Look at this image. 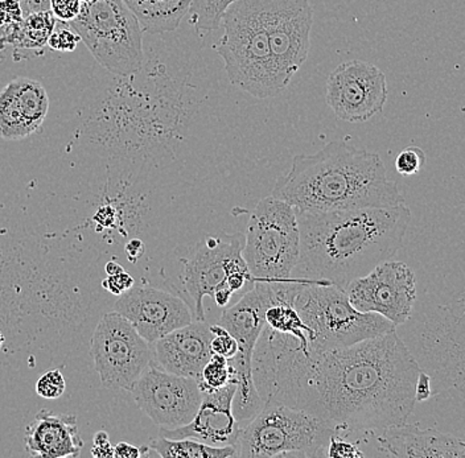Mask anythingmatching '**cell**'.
<instances>
[{
	"mask_svg": "<svg viewBox=\"0 0 465 458\" xmlns=\"http://www.w3.org/2000/svg\"><path fill=\"white\" fill-rule=\"evenodd\" d=\"M272 196L299 211L353 210L405 204L376 152L331 141L312 155H296Z\"/></svg>",
	"mask_w": 465,
	"mask_h": 458,
	"instance_id": "3",
	"label": "cell"
},
{
	"mask_svg": "<svg viewBox=\"0 0 465 458\" xmlns=\"http://www.w3.org/2000/svg\"><path fill=\"white\" fill-rule=\"evenodd\" d=\"M68 24L110 73L133 77L143 69L144 32L124 0L83 3Z\"/></svg>",
	"mask_w": 465,
	"mask_h": 458,
	"instance_id": "8",
	"label": "cell"
},
{
	"mask_svg": "<svg viewBox=\"0 0 465 458\" xmlns=\"http://www.w3.org/2000/svg\"><path fill=\"white\" fill-rule=\"evenodd\" d=\"M17 2H20V3H22V2H23V0H17Z\"/></svg>",
	"mask_w": 465,
	"mask_h": 458,
	"instance_id": "47",
	"label": "cell"
},
{
	"mask_svg": "<svg viewBox=\"0 0 465 458\" xmlns=\"http://www.w3.org/2000/svg\"><path fill=\"white\" fill-rule=\"evenodd\" d=\"M243 234L206 236L182 259L180 275L187 304L197 321H205L203 297L226 284V278L234 271L247 268L242 258Z\"/></svg>",
	"mask_w": 465,
	"mask_h": 458,
	"instance_id": "12",
	"label": "cell"
},
{
	"mask_svg": "<svg viewBox=\"0 0 465 458\" xmlns=\"http://www.w3.org/2000/svg\"><path fill=\"white\" fill-rule=\"evenodd\" d=\"M223 36L217 46L229 81L258 100L283 92L276 78L269 36L258 0H235L221 17Z\"/></svg>",
	"mask_w": 465,
	"mask_h": 458,
	"instance_id": "4",
	"label": "cell"
},
{
	"mask_svg": "<svg viewBox=\"0 0 465 458\" xmlns=\"http://www.w3.org/2000/svg\"><path fill=\"white\" fill-rule=\"evenodd\" d=\"M81 5V0H49V11L57 22H72L80 14Z\"/></svg>",
	"mask_w": 465,
	"mask_h": 458,
	"instance_id": "34",
	"label": "cell"
},
{
	"mask_svg": "<svg viewBox=\"0 0 465 458\" xmlns=\"http://www.w3.org/2000/svg\"><path fill=\"white\" fill-rule=\"evenodd\" d=\"M124 251H126L127 258H129L131 263L138 262L144 255L145 246L143 240L134 238V239L126 243Z\"/></svg>",
	"mask_w": 465,
	"mask_h": 458,
	"instance_id": "38",
	"label": "cell"
},
{
	"mask_svg": "<svg viewBox=\"0 0 465 458\" xmlns=\"http://www.w3.org/2000/svg\"><path fill=\"white\" fill-rule=\"evenodd\" d=\"M330 458H363L365 453L361 449L357 448L354 443L347 442L342 437H337V434L331 436L327 446V454Z\"/></svg>",
	"mask_w": 465,
	"mask_h": 458,
	"instance_id": "33",
	"label": "cell"
},
{
	"mask_svg": "<svg viewBox=\"0 0 465 458\" xmlns=\"http://www.w3.org/2000/svg\"><path fill=\"white\" fill-rule=\"evenodd\" d=\"M22 7L25 15L31 13H43V11H49V0H23Z\"/></svg>",
	"mask_w": 465,
	"mask_h": 458,
	"instance_id": "40",
	"label": "cell"
},
{
	"mask_svg": "<svg viewBox=\"0 0 465 458\" xmlns=\"http://www.w3.org/2000/svg\"><path fill=\"white\" fill-rule=\"evenodd\" d=\"M148 448L163 458H237L235 445L212 446L191 439H167L159 436Z\"/></svg>",
	"mask_w": 465,
	"mask_h": 458,
	"instance_id": "25",
	"label": "cell"
},
{
	"mask_svg": "<svg viewBox=\"0 0 465 458\" xmlns=\"http://www.w3.org/2000/svg\"><path fill=\"white\" fill-rule=\"evenodd\" d=\"M237 384L223 385L211 393H203L199 410L193 419L183 427L160 428L159 436L167 439H191L212 446L235 445L241 425L232 414Z\"/></svg>",
	"mask_w": 465,
	"mask_h": 458,
	"instance_id": "18",
	"label": "cell"
},
{
	"mask_svg": "<svg viewBox=\"0 0 465 458\" xmlns=\"http://www.w3.org/2000/svg\"><path fill=\"white\" fill-rule=\"evenodd\" d=\"M56 23L51 11L27 14L22 22L3 28L0 48L5 44L19 49L43 48L48 43L49 34Z\"/></svg>",
	"mask_w": 465,
	"mask_h": 458,
	"instance_id": "24",
	"label": "cell"
},
{
	"mask_svg": "<svg viewBox=\"0 0 465 458\" xmlns=\"http://www.w3.org/2000/svg\"><path fill=\"white\" fill-rule=\"evenodd\" d=\"M113 454H114V446L110 442L94 445L92 449V456L95 458H113Z\"/></svg>",
	"mask_w": 465,
	"mask_h": 458,
	"instance_id": "42",
	"label": "cell"
},
{
	"mask_svg": "<svg viewBox=\"0 0 465 458\" xmlns=\"http://www.w3.org/2000/svg\"><path fill=\"white\" fill-rule=\"evenodd\" d=\"M211 332L213 333V337L211 340V352L212 355H218L231 359L237 355L238 344L234 337L218 324V326H211Z\"/></svg>",
	"mask_w": 465,
	"mask_h": 458,
	"instance_id": "31",
	"label": "cell"
},
{
	"mask_svg": "<svg viewBox=\"0 0 465 458\" xmlns=\"http://www.w3.org/2000/svg\"><path fill=\"white\" fill-rule=\"evenodd\" d=\"M213 333L205 321H192L153 342V362L164 371L199 379L211 359Z\"/></svg>",
	"mask_w": 465,
	"mask_h": 458,
	"instance_id": "20",
	"label": "cell"
},
{
	"mask_svg": "<svg viewBox=\"0 0 465 458\" xmlns=\"http://www.w3.org/2000/svg\"><path fill=\"white\" fill-rule=\"evenodd\" d=\"M142 413L160 428L173 429L188 424L203 400L196 379L160 369L151 362L130 391Z\"/></svg>",
	"mask_w": 465,
	"mask_h": 458,
	"instance_id": "15",
	"label": "cell"
},
{
	"mask_svg": "<svg viewBox=\"0 0 465 458\" xmlns=\"http://www.w3.org/2000/svg\"><path fill=\"white\" fill-rule=\"evenodd\" d=\"M81 39L77 32L73 30L68 23H56L54 31L49 34L48 43L49 48L52 51L63 52V54H71L75 51Z\"/></svg>",
	"mask_w": 465,
	"mask_h": 458,
	"instance_id": "29",
	"label": "cell"
},
{
	"mask_svg": "<svg viewBox=\"0 0 465 458\" xmlns=\"http://www.w3.org/2000/svg\"><path fill=\"white\" fill-rule=\"evenodd\" d=\"M344 291L357 311L378 313L395 327L405 323L417 303L414 272L406 263L391 259L351 281Z\"/></svg>",
	"mask_w": 465,
	"mask_h": 458,
	"instance_id": "14",
	"label": "cell"
},
{
	"mask_svg": "<svg viewBox=\"0 0 465 458\" xmlns=\"http://www.w3.org/2000/svg\"><path fill=\"white\" fill-rule=\"evenodd\" d=\"M258 2L269 36L276 78L284 90L310 54L312 5L310 0Z\"/></svg>",
	"mask_w": 465,
	"mask_h": 458,
	"instance_id": "13",
	"label": "cell"
},
{
	"mask_svg": "<svg viewBox=\"0 0 465 458\" xmlns=\"http://www.w3.org/2000/svg\"><path fill=\"white\" fill-rule=\"evenodd\" d=\"M232 292L231 291V288H229L226 284H223V287H220V288L216 289L214 291L213 300L216 301V304L220 308H225L226 306H228L229 303H231L232 297Z\"/></svg>",
	"mask_w": 465,
	"mask_h": 458,
	"instance_id": "41",
	"label": "cell"
},
{
	"mask_svg": "<svg viewBox=\"0 0 465 458\" xmlns=\"http://www.w3.org/2000/svg\"><path fill=\"white\" fill-rule=\"evenodd\" d=\"M5 335H3L2 330H0V350H2L3 345H5Z\"/></svg>",
	"mask_w": 465,
	"mask_h": 458,
	"instance_id": "45",
	"label": "cell"
},
{
	"mask_svg": "<svg viewBox=\"0 0 465 458\" xmlns=\"http://www.w3.org/2000/svg\"><path fill=\"white\" fill-rule=\"evenodd\" d=\"M378 443L381 451L391 457H465L463 440L436 429H420L418 424H407V422L382 429Z\"/></svg>",
	"mask_w": 465,
	"mask_h": 458,
	"instance_id": "21",
	"label": "cell"
},
{
	"mask_svg": "<svg viewBox=\"0 0 465 458\" xmlns=\"http://www.w3.org/2000/svg\"><path fill=\"white\" fill-rule=\"evenodd\" d=\"M252 370L263 402L305 411L340 434L406 423L420 367L397 332L319 353L264 326Z\"/></svg>",
	"mask_w": 465,
	"mask_h": 458,
	"instance_id": "1",
	"label": "cell"
},
{
	"mask_svg": "<svg viewBox=\"0 0 465 458\" xmlns=\"http://www.w3.org/2000/svg\"><path fill=\"white\" fill-rule=\"evenodd\" d=\"M48 112V93L40 81L14 78L0 90V138L25 141L42 129Z\"/></svg>",
	"mask_w": 465,
	"mask_h": 458,
	"instance_id": "19",
	"label": "cell"
},
{
	"mask_svg": "<svg viewBox=\"0 0 465 458\" xmlns=\"http://www.w3.org/2000/svg\"><path fill=\"white\" fill-rule=\"evenodd\" d=\"M118 297L114 312L126 317L150 344L193 321L187 301L163 289L134 286Z\"/></svg>",
	"mask_w": 465,
	"mask_h": 458,
	"instance_id": "17",
	"label": "cell"
},
{
	"mask_svg": "<svg viewBox=\"0 0 465 458\" xmlns=\"http://www.w3.org/2000/svg\"><path fill=\"white\" fill-rule=\"evenodd\" d=\"M388 94V83L380 68L351 60L340 63L328 77L325 100L337 118L363 123L382 112Z\"/></svg>",
	"mask_w": 465,
	"mask_h": 458,
	"instance_id": "16",
	"label": "cell"
},
{
	"mask_svg": "<svg viewBox=\"0 0 465 458\" xmlns=\"http://www.w3.org/2000/svg\"><path fill=\"white\" fill-rule=\"evenodd\" d=\"M93 442H94V445H101V443H109V434L104 431L97 432V434H94V439H93Z\"/></svg>",
	"mask_w": 465,
	"mask_h": 458,
	"instance_id": "44",
	"label": "cell"
},
{
	"mask_svg": "<svg viewBox=\"0 0 465 458\" xmlns=\"http://www.w3.org/2000/svg\"><path fill=\"white\" fill-rule=\"evenodd\" d=\"M305 279L291 277L287 280H255L242 297L223 311L220 326L225 327L238 344L237 355L229 359L234 381L237 384V396L252 399L257 394L252 379V359L255 345L262 330L266 326V311L275 304H292Z\"/></svg>",
	"mask_w": 465,
	"mask_h": 458,
	"instance_id": "10",
	"label": "cell"
},
{
	"mask_svg": "<svg viewBox=\"0 0 465 458\" xmlns=\"http://www.w3.org/2000/svg\"><path fill=\"white\" fill-rule=\"evenodd\" d=\"M412 335H397L414 356L420 370L426 371L436 388L432 395L455 390L464 393V296L432 309L431 315H411L405 321Z\"/></svg>",
	"mask_w": 465,
	"mask_h": 458,
	"instance_id": "7",
	"label": "cell"
},
{
	"mask_svg": "<svg viewBox=\"0 0 465 458\" xmlns=\"http://www.w3.org/2000/svg\"><path fill=\"white\" fill-rule=\"evenodd\" d=\"M333 434H339L319 417L270 399L241 428L237 458L325 457Z\"/></svg>",
	"mask_w": 465,
	"mask_h": 458,
	"instance_id": "6",
	"label": "cell"
},
{
	"mask_svg": "<svg viewBox=\"0 0 465 458\" xmlns=\"http://www.w3.org/2000/svg\"><path fill=\"white\" fill-rule=\"evenodd\" d=\"M135 286V280L127 272H121L118 275H113V277H107V279L102 281V287L110 294L115 296H121L124 292L129 291L131 287Z\"/></svg>",
	"mask_w": 465,
	"mask_h": 458,
	"instance_id": "36",
	"label": "cell"
},
{
	"mask_svg": "<svg viewBox=\"0 0 465 458\" xmlns=\"http://www.w3.org/2000/svg\"><path fill=\"white\" fill-rule=\"evenodd\" d=\"M235 0H193L189 7V23L199 34L220 28L223 11Z\"/></svg>",
	"mask_w": 465,
	"mask_h": 458,
	"instance_id": "27",
	"label": "cell"
},
{
	"mask_svg": "<svg viewBox=\"0 0 465 458\" xmlns=\"http://www.w3.org/2000/svg\"><path fill=\"white\" fill-rule=\"evenodd\" d=\"M295 213L301 252L292 277L341 289L394 258L411 221V211L405 204Z\"/></svg>",
	"mask_w": 465,
	"mask_h": 458,
	"instance_id": "2",
	"label": "cell"
},
{
	"mask_svg": "<svg viewBox=\"0 0 465 458\" xmlns=\"http://www.w3.org/2000/svg\"><path fill=\"white\" fill-rule=\"evenodd\" d=\"M424 163H426L424 151L417 146H410L403 148L395 159V170L402 176L417 175Z\"/></svg>",
	"mask_w": 465,
	"mask_h": 458,
	"instance_id": "30",
	"label": "cell"
},
{
	"mask_svg": "<svg viewBox=\"0 0 465 458\" xmlns=\"http://www.w3.org/2000/svg\"><path fill=\"white\" fill-rule=\"evenodd\" d=\"M104 271H106L107 277H113V275H118L124 272V268L116 262H109L104 266Z\"/></svg>",
	"mask_w": 465,
	"mask_h": 458,
	"instance_id": "43",
	"label": "cell"
},
{
	"mask_svg": "<svg viewBox=\"0 0 465 458\" xmlns=\"http://www.w3.org/2000/svg\"><path fill=\"white\" fill-rule=\"evenodd\" d=\"M432 396L431 376L426 371L420 370L415 384V400L417 403L426 402Z\"/></svg>",
	"mask_w": 465,
	"mask_h": 458,
	"instance_id": "37",
	"label": "cell"
},
{
	"mask_svg": "<svg viewBox=\"0 0 465 458\" xmlns=\"http://www.w3.org/2000/svg\"><path fill=\"white\" fill-rule=\"evenodd\" d=\"M25 17L22 3L17 0H0V28L16 24Z\"/></svg>",
	"mask_w": 465,
	"mask_h": 458,
	"instance_id": "35",
	"label": "cell"
},
{
	"mask_svg": "<svg viewBox=\"0 0 465 458\" xmlns=\"http://www.w3.org/2000/svg\"><path fill=\"white\" fill-rule=\"evenodd\" d=\"M145 34H163L179 27L193 0H124Z\"/></svg>",
	"mask_w": 465,
	"mask_h": 458,
	"instance_id": "23",
	"label": "cell"
},
{
	"mask_svg": "<svg viewBox=\"0 0 465 458\" xmlns=\"http://www.w3.org/2000/svg\"><path fill=\"white\" fill-rule=\"evenodd\" d=\"M150 345L124 316L114 311L102 316L90 346L101 385L112 390L131 391L153 361Z\"/></svg>",
	"mask_w": 465,
	"mask_h": 458,
	"instance_id": "11",
	"label": "cell"
},
{
	"mask_svg": "<svg viewBox=\"0 0 465 458\" xmlns=\"http://www.w3.org/2000/svg\"><path fill=\"white\" fill-rule=\"evenodd\" d=\"M92 2V0H81V3H89Z\"/></svg>",
	"mask_w": 465,
	"mask_h": 458,
	"instance_id": "46",
	"label": "cell"
},
{
	"mask_svg": "<svg viewBox=\"0 0 465 458\" xmlns=\"http://www.w3.org/2000/svg\"><path fill=\"white\" fill-rule=\"evenodd\" d=\"M66 384L60 370H51L37 381L36 393L44 399H57L65 391Z\"/></svg>",
	"mask_w": 465,
	"mask_h": 458,
	"instance_id": "32",
	"label": "cell"
},
{
	"mask_svg": "<svg viewBox=\"0 0 465 458\" xmlns=\"http://www.w3.org/2000/svg\"><path fill=\"white\" fill-rule=\"evenodd\" d=\"M232 382L235 384L234 371H232L231 362L225 356L218 355H212L197 379V384H199L203 394L218 390Z\"/></svg>",
	"mask_w": 465,
	"mask_h": 458,
	"instance_id": "28",
	"label": "cell"
},
{
	"mask_svg": "<svg viewBox=\"0 0 465 458\" xmlns=\"http://www.w3.org/2000/svg\"><path fill=\"white\" fill-rule=\"evenodd\" d=\"M305 326L308 346L313 352L342 349L359 342L395 332V326L378 313L357 311L347 292L333 284L305 281L293 298Z\"/></svg>",
	"mask_w": 465,
	"mask_h": 458,
	"instance_id": "5",
	"label": "cell"
},
{
	"mask_svg": "<svg viewBox=\"0 0 465 458\" xmlns=\"http://www.w3.org/2000/svg\"><path fill=\"white\" fill-rule=\"evenodd\" d=\"M84 445L74 414L43 410L25 428V446L34 457H77Z\"/></svg>",
	"mask_w": 465,
	"mask_h": 458,
	"instance_id": "22",
	"label": "cell"
},
{
	"mask_svg": "<svg viewBox=\"0 0 465 458\" xmlns=\"http://www.w3.org/2000/svg\"><path fill=\"white\" fill-rule=\"evenodd\" d=\"M299 252L301 233L295 209L272 196L261 200L243 236L242 258L252 279H290Z\"/></svg>",
	"mask_w": 465,
	"mask_h": 458,
	"instance_id": "9",
	"label": "cell"
},
{
	"mask_svg": "<svg viewBox=\"0 0 465 458\" xmlns=\"http://www.w3.org/2000/svg\"><path fill=\"white\" fill-rule=\"evenodd\" d=\"M143 456V451L139 446L131 445L127 443H119L114 446V458H139Z\"/></svg>",
	"mask_w": 465,
	"mask_h": 458,
	"instance_id": "39",
	"label": "cell"
},
{
	"mask_svg": "<svg viewBox=\"0 0 465 458\" xmlns=\"http://www.w3.org/2000/svg\"><path fill=\"white\" fill-rule=\"evenodd\" d=\"M266 326L284 335L292 336L308 345L311 329L303 323L292 304L281 303L270 307L266 311Z\"/></svg>",
	"mask_w": 465,
	"mask_h": 458,
	"instance_id": "26",
	"label": "cell"
}]
</instances>
